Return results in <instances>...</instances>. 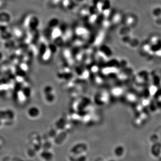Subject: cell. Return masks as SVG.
<instances>
[{
    "instance_id": "277c9868",
    "label": "cell",
    "mask_w": 161,
    "mask_h": 161,
    "mask_svg": "<svg viewBox=\"0 0 161 161\" xmlns=\"http://www.w3.org/2000/svg\"><path fill=\"white\" fill-rule=\"evenodd\" d=\"M1 34V38L2 39H3V40H5L6 41L10 40L12 37L11 34L10 32L8 31L7 30H5L4 31H1L0 32Z\"/></svg>"
},
{
    "instance_id": "6da1fadb",
    "label": "cell",
    "mask_w": 161,
    "mask_h": 161,
    "mask_svg": "<svg viewBox=\"0 0 161 161\" xmlns=\"http://www.w3.org/2000/svg\"><path fill=\"white\" fill-rule=\"evenodd\" d=\"M11 19L10 14L6 11H2L0 12V22L3 23H7L9 22Z\"/></svg>"
},
{
    "instance_id": "7a4b0ae2",
    "label": "cell",
    "mask_w": 161,
    "mask_h": 161,
    "mask_svg": "<svg viewBox=\"0 0 161 161\" xmlns=\"http://www.w3.org/2000/svg\"><path fill=\"white\" fill-rule=\"evenodd\" d=\"M39 113V109L36 107H30L27 111V115L32 118H35L38 116Z\"/></svg>"
},
{
    "instance_id": "5b68a950",
    "label": "cell",
    "mask_w": 161,
    "mask_h": 161,
    "mask_svg": "<svg viewBox=\"0 0 161 161\" xmlns=\"http://www.w3.org/2000/svg\"><path fill=\"white\" fill-rule=\"evenodd\" d=\"M4 53L2 51L0 50V62L2 61L3 60L4 58Z\"/></svg>"
},
{
    "instance_id": "3957f363",
    "label": "cell",
    "mask_w": 161,
    "mask_h": 161,
    "mask_svg": "<svg viewBox=\"0 0 161 161\" xmlns=\"http://www.w3.org/2000/svg\"><path fill=\"white\" fill-rule=\"evenodd\" d=\"M124 148L122 146H118L114 150V155L116 157L120 158L124 155Z\"/></svg>"
}]
</instances>
